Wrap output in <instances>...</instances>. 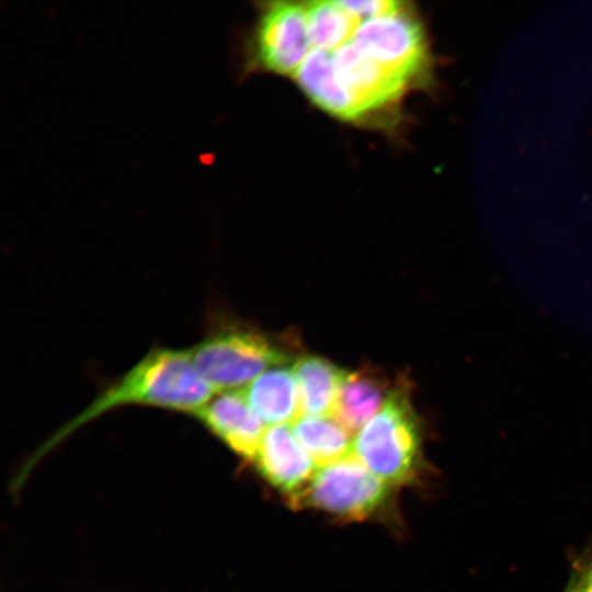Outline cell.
<instances>
[{
	"instance_id": "cell-1",
	"label": "cell",
	"mask_w": 592,
	"mask_h": 592,
	"mask_svg": "<svg viewBox=\"0 0 592 592\" xmlns=\"http://www.w3.org/2000/svg\"><path fill=\"white\" fill-rule=\"evenodd\" d=\"M213 394L214 389L194 367L190 350H151L60 430L42 453L83 423L111 409L145 405L196 413Z\"/></svg>"
},
{
	"instance_id": "cell-2",
	"label": "cell",
	"mask_w": 592,
	"mask_h": 592,
	"mask_svg": "<svg viewBox=\"0 0 592 592\" xmlns=\"http://www.w3.org/2000/svg\"><path fill=\"white\" fill-rule=\"evenodd\" d=\"M420 422L409 385L391 388L378 412L353 440L352 452L379 479L388 483L409 480L419 465Z\"/></svg>"
},
{
	"instance_id": "cell-3",
	"label": "cell",
	"mask_w": 592,
	"mask_h": 592,
	"mask_svg": "<svg viewBox=\"0 0 592 592\" xmlns=\"http://www.w3.org/2000/svg\"><path fill=\"white\" fill-rule=\"evenodd\" d=\"M190 353L194 367L214 391L250 384L269 368L286 365L292 358L278 343L241 325L213 329Z\"/></svg>"
},
{
	"instance_id": "cell-4",
	"label": "cell",
	"mask_w": 592,
	"mask_h": 592,
	"mask_svg": "<svg viewBox=\"0 0 592 592\" xmlns=\"http://www.w3.org/2000/svg\"><path fill=\"white\" fill-rule=\"evenodd\" d=\"M311 49L306 3L267 2L246 42L243 69L295 75Z\"/></svg>"
},
{
	"instance_id": "cell-5",
	"label": "cell",
	"mask_w": 592,
	"mask_h": 592,
	"mask_svg": "<svg viewBox=\"0 0 592 592\" xmlns=\"http://www.w3.org/2000/svg\"><path fill=\"white\" fill-rule=\"evenodd\" d=\"M387 496V483L375 476L353 452L319 467L294 499L344 517H364Z\"/></svg>"
},
{
	"instance_id": "cell-6",
	"label": "cell",
	"mask_w": 592,
	"mask_h": 592,
	"mask_svg": "<svg viewBox=\"0 0 592 592\" xmlns=\"http://www.w3.org/2000/svg\"><path fill=\"white\" fill-rule=\"evenodd\" d=\"M362 52L408 82L429 70L430 53L423 27L410 10L362 22L351 39Z\"/></svg>"
},
{
	"instance_id": "cell-7",
	"label": "cell",
	"mask_w": 592,
	"mask_h": 592,
	"mask_svg": "<svg viewBox=\"0 0 592 592\" xmlns=\"http://www.w3.org/2000/svg\"><path fill=\"white\" fill-rule=\"evenodd\" d=\"M335 73L366 116L394 105L410 82L362 52L352 41L332 52Z\"/></svg>"
},
{
	"instance_id": "cell-8",
	"label": "cell",
	"mask_w": 592,
	"mask_h": 592,
	"mask_svg": "<svg viewBox=\"0 0 592 592\" xmlns=\"http://www.w3.org/2000/svg\"><path fill=\"white\" fill-rule=\"evenodd\" d=\"M253 460L267 481L282 491L293 493L294 498L306 488L316 471L314 460L289 424L265 429Z\"/></svg>"
},
{
	"instance_id": "cell-9",
	"label": "cell",
	"mask_w": 592,
	"mask_h": 592,
	"mask_svg": "<svg viewBox=\"0 0 592 592\" xmlns=\"http://www.w3.org/2000/svg\"><path fill=\"white\" fill-rule=\"evenodd\" d=\"M194 414L235 453L253 459L265 429L244 391H220Z\"/></svg>"
},
{
	"instance_id": "cell-10",
	"label": "cell",
	"mask_w": 592,
	"mask_h": 592,
	"mask_svg": "<svg viewBox=\"0 0 592 592\" xmlns=\"http://www.w3.org/2000/svg\"><path fill=\"white\" fill-rule=\"evenodd\" d=\"M307 96L327 113L358 122L365 112L335 73L332 52L311 49L294 75Z\"/></svg>"
},
{
	"instance_id": "cell-11",
	"label": "cell",
	"mask_w": 592,
	"mask_h": 592,
	"mask_svg": "<svg viewBox=\"0 0 592 592\" xmlns=\"http://www.w3.org/2000/svg\"><path fill=\"white\" fill-rule=\"evenodd\" d=\"M390 390L387 378L376 368L345 372L332 417L352 434L376 414Z\"/></svg>"
},
{
	"instance_id": "cell-12",
	"label": "cell",
	"mask_w": 592,
	"mask_h": 592,
	"mask_svg": "<svg viewBox=\"0 0 592 592\" xmlns=\"http://www.w3.org/2000/svg\"><path fill=\"white\" fill-rule=\"evenodd\" d=\"M243 391L253 411L266 424H288L300 417L293 368L285 365L269 368Z\"/></svg>"
},
{
	"instance_id": "cell-13",
	"label": "cell",
	"mask_w": 592,
	"mask_h": 592,
	"mask_svg": "<svg viewBox=\"0 0 592 592\" xmlns=\"http://www.w3.org/2000/svg\"><path fill=\"white\" fill-rule=\"evenodd\" d=\"M301 415L332 417L345 371L317 356L299 357L293 366Z\"/></svg>"
},
{
	"instance_id": "cell-14",
	"label": "cell",
	"mask_w": 592,
	"mask_h": 592,
	"mask_svg": "<svg viewBox=\"0 0 592 592\" xmlns=\"http://www.w3.org/2000/svg\"><path fill=\"white\" fill-rule=\"evenodd\" d=\"M293 432L316 465L338 462L352 452L351 433L333 417L301 415Z\"/></svg>"
},
{
	"instance_id": "cell-15",
	"label": "cell",
	"mask_w": 592,
	"mask_h": 592,
	"mask_svg": "<svg viewBox=\"0 0 592 592\" xmlns=\"http://www.w3.org/2000/svg\"><path fill=\"white\" fill-rule=\"evenodd\" d=\"M307 29L312 49L333 52L349 43L361 22L339 1L306 3Z\"/></svg>"
},
{
	"instance_id": "cell-16",
	"label": "cell",
	"mask_w": 592,
	"mask_h": 592,
	"mask_svg": "<svg viewBox=\"0 0 592 592\" xmlns=\"http://www.w3.org/2000/svg\"><path fill=\"white\" fill-rule=\"evenodd\" d=\"M361 23L376 18H382L396 13L403 9V3L391 0H367V1H339Z\"/></svg>"
},
{
	"instance_id": "cell-17",
	"label": "cell",
	"mask_w": 592,
	"mask_h": 592,
	"mask_svg": "<svg viewBox=\"0 0 592 592\" xmlns=\"http://www.w3.org/2000/svg\"><path fill=\"white\" fill-rule=\"evenodd\" d=\"M567 592H592V547L579 554L571 563Z\"/></svg>"
},
{
	"instance_id": "cell-18",
	"label": "cell",
	"mask_w": 592,
	"mask_h": 592,
	"mask_svg": "<svg viewBox=\"0 0 592 592\" xmlns=\"http://www.w3.org/2000/svg\"><path fill=\"white\" fill-rule=\"evenodd\" d=\"M563 592H567V591H563Z\"/></svg>"
}]
</instances>
